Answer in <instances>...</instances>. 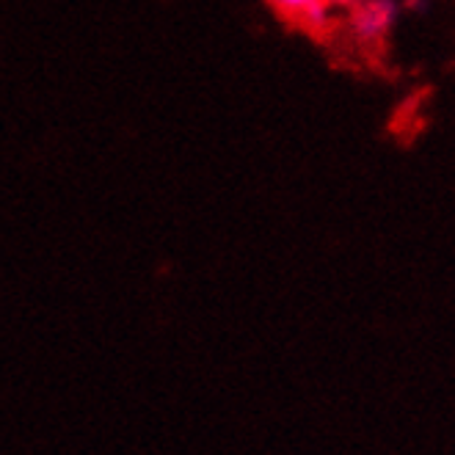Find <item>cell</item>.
I'll return each mask as SVG.
<instances>
[{
  "label": "cell",
  "mask_w": 455,
  "mask_h": 455,
  "mask_svg": "<svg viewBox=\"0 0 455 455\" xmlns=\"http://www.w3.org/2000/svg\"><path fill=\"white\" fill-rule=\"evenodd\" d=\"M329 4L334 6V9H354L359 0H329Z\"/></svg>",
  "instance_id": "3957f363"
},
{
  "label": "cell",
  "mask_w": 455,
  "mask_h": 455,
  "mask_svg": "<svg viewBox=\"0 0 455 455\" xmlns=\"http://www.w3.org/2000/svg\"><path fill=\"white\" fill-rule=\"evenodd\" d=\"M400 12H403L400 0H359L354 6L351 31L362 42H381L395 28Z\"/></svg>",
  "instance_id": "6da1fadb"
},
{
  "label": "cell",
  "mask_w": 455,
  "mask_h": 455,
  "mask_svg": "<svg viewBox=\"0 0 455 455\" xmlns=\"http://www.w3.org/2000/svg\"><path fill=\"white\" fill-rule=\"evenodd\" d=\"M279 14L292 17V20H301L307 28H326L334 6L329 0H267Z\"/></svg>",
  "instance_id": "7a4b0ae2"
}]
</instances>
